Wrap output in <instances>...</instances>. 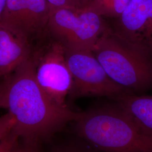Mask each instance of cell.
<instances>
[{
  "instance_id": "cell-1",
  "label": "cell",
  "mask_w": 152,
  "mask_h": 152,
  "mask_svg": "<svg viewBox=\"0 0 152 152\" xmlns=\"http://www.w3.org/2000/svg\"><path fill=\"white\" fill-rule=\"evenodd\" d=\"M1 106L8 110L16 134L42 135L81 114L55 102L37 81L31 56L5 76L1 85Z\"/></svg>"
},
{
  "instance_id": "cell-2",
  "label": "cell",
  "mask_w": 152,
  "mask_h": 152,
  "mask_svg": "<svg viewBox=\"0 0 152 152\" xmlns=\"http://www.w3.org/2000/svg\"><path fill=\"white\" fill-rule=\"evenodd\" d=\"M78 121L82 136L103 150L152 152V131L142 128L121 108L81 114Z\"/></svg>"
},
{
  "instance_id": "cell-3",
  "label": "cell",
  "mask_w": 152,
  "mask_h": 152,
  "mask_svg": "<svg viewBox=\"0 0 152 152\" xmlns=\"http://www.w3.org/2000/svg\"><path fill=\"white\" fill-rule=\"evenodd\" d=\"M92 52L109 77L125 88L137 89L152 82L149 56L127 44L110 28L99 39Z\"/></svg>"
},
{
  "instance_id": "cell-4",
  "label": "cell",
  "mask_w": 152,
  "mask_h": 152,
  "mask_svg": "<svg viewBox=\"0 0 152 152\" xmlns=\"http://www.w3.org/2000/svg\"><path fill=\"white\" fill-rule=\"evenodd\" d=\"M109 28L103 16L82 6L50 8L46 29L65 49L92 50Z\"/></svg>"
},
{
  "instance_id": "cell-5",
  "label": "cell",
  "mask_w": 152,
  "mask_h": 152,
  "mask_svg": "<svg viewBox=\"0 0 152 152\" xmlns=\"http://www.w3.org/2000/svg\"><path fill=\"white\" fill-rule=\"evenodd\" d=\"M65 58L73 77L74 96H117L125 88L113 81L91 50L66 49Z\"/></svg>"
},
{
  "instance_id": "cell-6",
  "label": "cell",
  "mask_w": 152,
  "mask_h": 152,
  "mask_svg": "<svg viewBox=\"0 0 152 152\" xmlns=\"http://www.w3.org/2000/svg\"><path fill=\"white\" fill-rule=\"evenodd\" d=\"M65 47L53 39L32 54L37 81L50 98L62 106L71 92L73 77L65 58Z\"/></svg>"
},
{
  "instance_id": "cell-7",
  "label": "cell",
  "mask_w": 152,
  "mask_h": 152,
  "mask_svg": "<svg viewBox=\"0 0 152 152\" xmlns=\"http://www.w3.org/2000/svg\"><path fill=\"white\" fill-rule=\"evenodd\" d=\"M113 30L141 53L152 55V0H131Z\"/></svg>"
},
{
  "instance_id": "cell-8",
  "label": "cell",
  "mask_w": 152,
  "mask_h": 152,
  "mask_svg": "<svg viewBox=\"0 0 152 152\" xmlns=\"http://www.w3.org/2000/svg\"><path fill=\"white\" fill-rule=\"evenodd\" d=\"M50 12L46 0H7L0 24L31 39L46 29Z\"/></svg>"
},
{
  "instance_id": "cell-9",
  "label": "cell",
  "mask_w": 152,
  "mask_h": 152,
  "mask_svg": "<svg viewBox=\"0 0 152 152\" xmlns=\"http://www.w3.org/2000/svg\"><path fill=\"white\" fill-rule=\"evenodd\" d=\"M32 55L30 39L0 24V75L5 77Z\"/></svg>"
},
{
  "instance_id": "cell-10",
  "label": "cell",
  "mask_w": 152,
  "mask_h": 152,
  "mask_svg": "<svg viewBox=\"0 0 152 152\" xmlns=\"http://www.w3.org/2000/svg\"><path fill=\"white\" fill-rule=\"evenodd\" d=\"M117 97L120 108L142 128L152 131V96L122 94Z\"/></svg>"
},
{
  "instance_id": "cell-11",
  "label": "cell",
  "mask_w": 152,
  "mask_h": 152,
  "mask_svg": "<svg viewBox=\"0 0 152 152\" xmlns=\"http://www.w3.org/2000/svg\"><path fill=\"white\" fill-rule=\"evenodd\" d=\"M131 0H91L85 6L98 12L101 16L119 18Z\"/></svg>"
},
{
  "instance_id": "cell-12",
  "label": "cell",
  "mask_w": 152,
  "mask_h": 152,
  "mask_svg": "<svg viewBox=\"0 0 152 152\" xmlns=\"http://www.w3.org/2000/svg\"><path fill=\"white\" fill-rule=\"evenodd\" d=\"M50 8L82 7L80 0H46Z\"/></svg>"
},
{
  "instance_id": "cell-13",
  "label": "cell",
  "mask_w": 152,
  "mask_h": 152,
  "mask_svg": "<svg viewBox=\"0 0 152 152\" xmlns=\"http://www.w3.org/2000/svg\"><path fill=\"white\" fill-rule=\"evenodd\" d=\"M6 2L7 0H0V14L4 11L5 7Z\"/></svg>"
},
{
  "instance_id": "cell-14",
  "label": "cell",
  "mask_w": 152,
  "mask_h": 152,
  "mask_svg": "<svg viewBox=\"0 0 152 152\" xmlns=\"http://www.w3.org/2000/svg\"><path fill=\"white\" fill-rule=\"evenodd\" d=\"M90 1L91 0H80L82 5L83 6H85L87 5V4L90 2Z\"/></svg>"
},
{
  "instance_id": "cell-15",
  "label": "cell",
  "mask_w": 152,
  "mask_h": 152,
  "mask_svg": "<svg viewBox=\"0 0 152 152\" xmlns=\"http://www.w3.org/2000/svg\"><path fill=\"white\" fill-rule=\"evenodd\" d=\"M12 152H31L25 149H19V150H14Z\"/></svg>"
}]
</instances>
